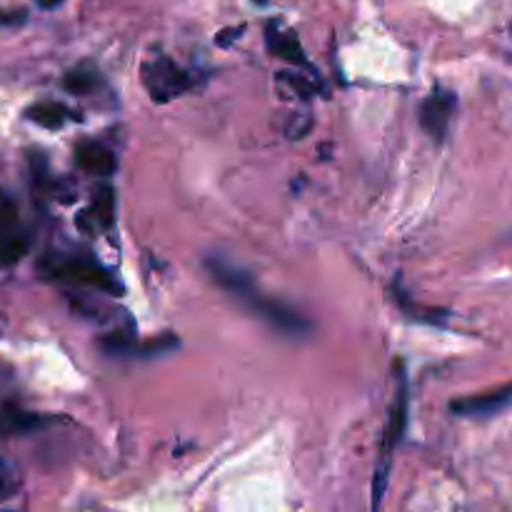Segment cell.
<instances>
[{
    "mask_svg": "<svg viewBox=\"0 0 512 512\" xmlns=\"http://www.w3.org/2000/svg\"><path fill=\"white\" fill-rule=\"evenodd\" d=\"M208 270L215 280L220 283V288L228 290L240 305L250 310L253 315H258L260 320H265L273 328L283 330L285 335H308L310 323L300 313H295L288 305L278 303V300H270L255 288V283L250 280V275H245V270L235 268V265L225 263L220 258L208 260Z\"/></svg>",
    "mask_w": 512,
    "mask_h": 512,
    "instance_id": "obj_1",
    "label": "cell"
},
{
    "mask_svg": "<svg viewBox=\"0 0 512 512\" xmlns=\"http://www.w3.org/2000/svg\"><path fill=\"white\" fill-rule=\"evenodd\" d=\"M405 420H408V383H405L403 368L398 373V395H395V405L390 410V420L388 428H385V438H383V460L375 468V478H373V508H380L383 503L385 488H388V470H390V458H393L395 445L400 443L405 430Z\"/></svg>",
    "mask_w": 512,
    "mask_h": 512,
    "instance_id": "obj_2",
    "label": "cell"
},
{
    "mask_svg": "<svg viewBox=\"0 0 512 512\" xmlns=\"http://www.w3.org/2000/svg\"><path fill=\"white\" fill-rule=\"evenodd\" d=\"M143 83L155 103H170L185 90L193 88L195 78L165 55H155L143 65Z\"/></svg>",
    "mask_w": 512,
    "mask_h": 512,
    "instance_id": "obj_3",
    "label": "cell"
},
{
    "mask_svg": "<svg viewBox=\"0 0 512 512\" xmlns=\"http://www.w3.org/2000/svg\"><path fill=\"white\" fill-rule=\"evenodd\" d=\"M50 275L60 280H70V283L88 285V288L105 290L110 295H120V283L113 278L110 270H105L103 265L95 263L93 258H85V255H70V258H53L45 263Z\"/></svg>",
    "mask_w": 512,
    "mask_h": 512,
    "instance_id": "obj_4",
    "label": "cell"
},
{
    "mask_svg": "<svg viewBox=\"0 0 512 512\" xmlns=\"http://www.w3.org/2000/svg\"><path fill=\"white\" fill-rule=\"evenodd\" d=\"M455 108H458V95L453 90L435 88L420 105V125L433 140H443L448 135L450 123H453Z\"/></svg>",
    "mask_w": 512,
    "mask_h": 512,
    "instance_id": "obj_5",
    "label": "cell"
},
{
    "mask_svg": "<svg viewBox=\"0 0 512 512\" xmlns=\"http://www.w3.org/2000/svg\"><path fill=\"white\" fill-rule=\"evenodd\" d=\"M30 235L13 205H0V268L13 265L28 253Z\"/></svg>",
    "mask_w": 512,
    "mask_h": 512,
    "instance_id": "obj_6",
    "label": "cell"
},
{
    "mask_svg": "<svg viewBox=\"0 0 512 512\" xmlns=\"http://www.w3.org/2000/svg\"><path fill=\"white\" fill-rule=\"evenodd\" d=\"M508 405H512V383L493 390V393L455 400V403L450 405V410H453L455 415H460V418L483 420V418H493V415L503 413Z\"/></svg>",
    "mask_w": 512,
    "mask_h": 512,
    "instance_id": "obj_7",
    "label": "cell"
},
{
    "mask_svg": "<svg viewBox=\"0 0 512 512\" xmlns=\"http://www.w3.org/2000/svg\"><path fill=\"white\" fill-rule=\"evenodd\" d=\"M265 43H268V50L278 58L288 60L293 65H308V58H305V50L300 45V38L295 35V30L283 28L280 23H268L265 28Z\"/></svg>",
    "mask_w": 512,
    "mask_h": 512,
    "instance_id": "obj_8",
    "label": "cell"
},
{
    "mask_svg": "<svg viewBox=\"0 0 512 512\" xmlns=\"http://www.w3.org/2000/svg\"><path fill=\"white\" fill-rule=\"evenodd\" d=\"M75 163L95 175H110L118 165L113 150L105 148L103 143H95V140H83V143L75 145Z\"/></svg>",
    "mask_w": 512,
    "mask_h": 512,
    "instance_id": "obj_9",
    "label": "cell"
},
{
    "mask_svg": "<svg viewBox=\"0 0 512 512\" xmlns=\"http://www.w3.org/2000/svg\"><path fill=\"white\" fill-rule=\"evenodd\" d=\"M28 115L33 123L43 125L48 130H58L68 123L70 118H75V113L70 108H65L63 103H55V100H43V103H35L28 108Z\"/></svg>",
    "mask_w": 512,
    "mask_h": 512,
    "instance_id": "obj_10",
    "label": "cell"
},
{
    "mask_svg": "<svg viewBox=\"0 0 512 512\" xmlns=\"http://www.w3.org/2000/svg\"><path fill=\"white\" fill-rule=\"evenodd\" d=\"M85 213L95 220L98 228H110V225H113V213H115L113 188H108V185L98 188V193H95L93 198V205H90V210H85Z\"/></svg>",
    "mask_w": 512,
    "mask_h": 512,
    "instance_id": "obj_11",
    "label": "cell"
},
{
    "mask_svg": "<svg viewBox=\"0 0 512 512\" xmlns=\"http://www.w3.org/2000/svg\"><path fill=\"white\" fill-rule=\"evenodd\" d=\"M63 83L70 93L88 95L100 85V75L95 68H73L68 75H65Z\"/></svg>",
    "mask_w": 512,
    "mask_h": 512,
    "instance_id": "obj_12",
    "label": "cell"
},
{
    "mask_svg": "<svg viewBox=\"0 0 512 512\" xmlns=\"http://www.w3.org/2000/svg\"><path fill=\"white\" fill-rule=\"evenodd\" d=\"M278 80H280V83L290 85V88H293L295 93L300 95V98H313L315 90H318V88H315L313 80L305 78L303 73H295V70H285V73L278 75Z\"/></svg>",
    "mask_w": 512,
    "mask_h": 512,
    "instance_id": "obj_13",
    "label": "cell"
},
{
    "mask_svg": "<svg viewBox=\"0 0 512 512\" xmlns=\"http://www.w3.org/2000/svg\"><path fill=\"white\" fill-rule=\"evenodd\" d=\"M310 125H313V120H310V115H293L288 123V138H305L310 130Z\"/></svg>",
    "mask_w": 512,
    "mask_h": 512,
    "instance_id": "obj_14",
    "label": "cell"
},
{
    "mask_svg": "<svg viewBox=\"0 0 512 512\" xmlns=\"http://www.w3.org/2000/svg\"><path fill=\"white\" fill-rule=\"evenodd\" d=\"M10 495H15V480H10L8 475L0 473V503L8 500Z\"/></svg>",
    "mask_w": 512,
    "mask_h": 512,
    "instance_id": "obj_15",
    "label": "cell"
},
{
    "mask_svg": "<svg viewBox=\"0 0 512 512\" xmlns=\"http://www.w3.org/2000/svg\"><path fill=\"white\" fill-rule=\"evenodd\" d=\"M20 18H23V15H8V13H3V10H0V25L15 23V20H20Z\"/></svg>",
    "mask_w": 512,
    "mask_h": 512,
    "instance_id": "obj_16",
    "label": "cell"
},
{
    "mask_svg": "<svg viewBox=\"0 0 512 512\" xmlns=\"http://www.w3.org/2000/svg\"><path fill=\"white\" fill-rule=\"evenodd\" d=\"M35 3L40 5V8H45V10H50V8H58L60 3H63V0H35Z\"/></svg>",
    "mask_w": 512,
    "mask_h": 512,
    "instance_id": "obj_17",
    "label": "cell"
}]
</instances>
